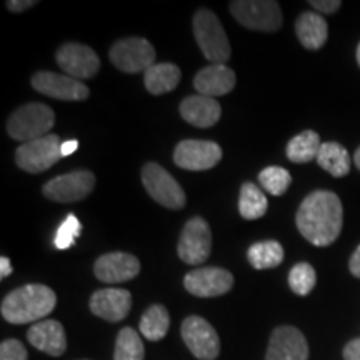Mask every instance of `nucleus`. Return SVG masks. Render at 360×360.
Wrapping results in <instances>:
<instances>
[{
	"mask_svg": "<svg viewBox=\"0 0 360 360\" xmlns=\"http://www.w3.org/2000/svg\"><path fill=\"white\" fill-rule=\"evenodd\" d=\"M297 229L310 244L330 245L340 236L344 225V209L334 192L315 191L305 197L297 210Z\"/></svg>",
	"mask_w": 360,
	"mask_h": 360,
	"instance_id": "obj_1",
	"label": "nucleus"
},
{
	"mask_svg": "<svg viewBox=\"0 0 360 360\" xmlns=\"http://www.w3.org/2000/svg\"><path fill=\"white\" fill-rule=\"evenodd\" d=\"M56 304L57 295L51 287L29 283L6 295L2 300V317L15 326L37 322L47 317Z\"/></svg>",
	"mask_w": 360,
	"mask_h": 360,
	"instance_id": "obj_2",
	"label": "nucleus"
},
{
	"mask_svg": "<svg viewBox=\"0 0 360 360\" xmlns=\"http://www.w3.org/2000/svg\"><path fill=\"white\" fill-rule=\"evenodd\" d=\"M192 27L193 37L207 60L225 65V62L231 58V42L217 15L209 8H200L193 15Z\"/></svg>",
	"mask_w": 360,
	"mask_h": 360,
	"instance_id": "obj_3",
	"label": "nucleus"
},
{
	"mask_svg": "<svg viewBox=\"0 0 360 360\" xmlns=\"http://www.w3.org/2000/svg\"><path fill=\"white\" fill-rule=\"evenodd\" d=\"M56 124V114L45 103H25L17 109L7 120V132L12 139L30 142L49 135V130Z\"/></svg>",
	"mask_w": 360,
	"mask_h": 360,
	"instance_id": "obj_4",
	"label": "nucleus"
},
{
	"mask_svg": "<svg viewBox=\"0 0 360 360\" xmlns=\"http://www.w3.org/2000/svg\"><path fill=\"white\" fill-rule=\"evenodd\" d=\"M231 13L238 24L259 32H276L282 25V12L272 0H236Z\"/></svg>",
	"mask_w": 360,
	"mask_h": 360,
	"instance_id": "obj_5",
	"label": "nucleus"
},
{
	"mask_svg": "<svg viewBox=\"0 0 360 360\" xmlns=\"http://www.w3.org/2000/svg\"><path fill=\"white\" fill-rule=\"evenodd\" d=\"M109 58L117 69L125 74H146L152 65H155V49L142 37L120 39L110 47Z\"/></svg>",
	"mask_w": 360,
	"mask_h": 360,
	"instance_id": "obj_6",
	"label": "nucleus"
},
{
	"mask_svg": "<svg viewBox=\"0 0 360 360\" xmlns=\"http://www.w3.org/2000/svg\"><path fill=\"white\" fill-rule=\"evenodd\" d=\"M62 157V143L58 135L49 134L45 137L25 142L15 150V162L29 174L45 172L57 164Z\"/></svg>",
	"mask_w": 360,
	"mask_h": 360,
	"instance_id": "obj_7",
	"label": "nucleus"
},
{
	"mask_svg": "<svg viewBox=\"0 0 360 360\" xmlns=\"http://www.w3.org/2000/svg\"><path fill=\"white\" fill-rule=\"evenodd\" d=\"M142 184L148 195L157 204L167 209L179 210L186 205V193L180 184L155 162H148L142 169Z\"/></svg>",
	"mask_w": 360,
	"mask_h": 360,
	"instance_id": "obj_8",
	"label": "nucleus"
},
{
	"mask_svg": "<svg viewBox=\"0 0 360 360\" xmlns=\"http://www.w3.org/2000/svg\"><path fill=\"white\" fill-rule=\"evenodd\" d=\"M212 250V233L207 220L193 217L184 225L177 247L180 260L188 265H199L209 259Z\"/></svg>",
	"mask_w": 360,
	"mask_h": 360,
	"instance_id": "obj_9",
	"label": "nucleus"
},
{
	"mask_svg": "<svg viewBox=\"0 0 360 360\" xmlns=\"http://www.w3.org/2000/svg\"><path fill=\"white\" fill-rule=\"evenodd\" d=\"M94 187H96V175L89 170H75V172L58 175L49 180L42 192L45 199L70 204V202H79L89 197Z\"/></svg>",
	"mask_w": 360,
	"mask_h": 360,
	"instance_id": "obj_10",
	"label": "nucleus"
},
{
	"mask_svg": "<svg viewBox=\"0 0 360 360\" xmlns=\"http://www.w3.org/2000/svg\"><path fill=\"white\" fill-rule=\"evenodd\" d=\"M182 339L187 349L199 360H215L220 354V339L215 328L199 315L182 322Z\"/></svg>",
	"mask_w": 360,
	"mask_h": 360,
	"instance_id": "obj_11",
	"label": "nucleus"
},
{
	"mask_svg": "<svg viewBox=\"0 0 360 360\" xmlns=\"http://www.w3.org/2000/svg\"><path fill=\"white\" fill-rule=\"evenodd\" d=\"M222 160V148L212 141H182L174 150V162L184 170H209Z\"/></svg>",
	"mask_w": 360,
	"mask_h": 360,
	"instance_id": "obj_12",
	"label": "nucleus"
},
{
	"mask_svg": "<svg viewBox=\"0 0 360 360\" xmlns=\"http://www.w3.org/2000/svg\"><path fill=\"white\" fill-rule=\"evenodd\" d=\"M56 60L58 67L72 79L82 80L92 79L101 69V60L97 53L87 45L69 42L57 51Z\"/></svg>",
	"mask_w": 360,
	"mask_h": 360,
	"instance_id": "obj_13",
	"label": "nucleus"
},
{
	"mask_svg": "<svg viewBox=\"0 0 360 360\" xmlns=\"http://www.w3.org/2000/svg\"><path fill=\"white\" fill-rule=\"evenodd\" d=\"M32 87L44 96L67 102H80L90 96V90L84 82L56 72L44 70L34 74Z\"/></svg>",
	"mask_w": 360,
	"mask_h": 360,
	"instance_id": "obj_14",
	"label": "nucleus"
},
{
	"mask_svg": "<svg viewBox=\"0 0 360 360\" xmlns=\"http://www.w3.org/2000/svg\"><path fill=\"white\" fill-rule=\"evenodd\" d=\"M184 287L188 294L209 299L227 294L233 287V276L220 267H202L188 272L184 278Z\"/></svg>",
	"mask_w": 360,
	"mask_h": 360,
	"instance_id": "obj_15",
	"label": "nucleus"
},
{
	"mask_svg": "<svg viewBox=\"0 0 360 360\" xmlns=\"http://www.w3.org/2000/svg\"><path fill=\"white\" fill-rule=\"evenodd\" d=\"M309 344L299 328L281 326L274 328L265 360H307Z\"/></svg>",
	"mask_w": 360,
	"mask_h": 360,
	"instance_id": "obj_16",
	"label": "nucleus"
},
{
	"mask_svg": "<svg viewBox=\"0 0 360 360\" xmlns=\"http://www.w3.org/2000/svg\"><path fill=\"white\" fill-rule=\"evenodd\" d=\"M94 274L98 281L105 283L127 282L141 274V262L127 252H110L96 260Z\"/></svg>",
	"mask_w": 360,
	"mask_h": 360,
	"instance_id": "obj_17",
	"label": "nucleus"
},
{
	"mask_svg": "<svg viewBox=\"0 0 360 360\" xmlns=\"http://www.w3.org/2000/svg\"><path fill=\"white\" fill-rule=\"evenodd\" d=\"M132 307V295L124 289H102L90 297V310L107 322H120Z\"/></svg>",
	"mask_w": 360,
	"mask_h": 360,
	"instance_id": "obj_18",
	"label": "nucleus"
},
{
	"mask_svg": "<svg viewBox=\"0 0 360 360\" xmlns=\"http://www.w3.org/2000/svg\"><path fill=\"white\" fill-rule=\"evenodd\" d=\"M27 339L35 349L47 355H52V357H58L67 349L64 327H62L60 322L51 321V319L34 323L27 332Z\"/></svg>",
	"mask_w": 360,
	"mask_h": 360,
	"instance_id": "obj_19",
	"label": "nucleus"
},
{
	"mask_svg": "<svg viewBox=\"0 0 360 360\" xmlns=\"http://www.w3.org/2000/svg\"><path fill=\"white\" fill-rule=\"evenodd\" d=\"M179 110L186 122L200 129L214 127L219 122L220 115H222L219 101H215L212 97L200 96V94L184 98Z\"/></svg>",
	"mask_w": 360,
	"mask_h": 360,
	"instance_id": "obj_20",
	"label": "nucleus"
},
{
	"mask_svg": "<svg viewBox=\"0 0 360 360\" xmlns=\"http://www.w3.org/2000/svg\"><path fill=\"white\" fill-rule=\"evenodd\" d=\"M236 74L227 65L212 64L199 70V74L193 79V87L200 96L215 98L232 92L236 87Z\"/></svg>",
	"mask_w": 360,
	"mask_h": 360,
	"instance_id": "obj_21",
	"label": "nucleus"
},
{
	"mask_svg": "<svg viewBox=\"0 0 360 360\" xmlns=\"http://www.w3.org/2000/svg\"><path fill=\"white\" fill-rule=\"evenodd\" d=\"M295 34L300 44L309 51H319L328 37L327 22L315 12H304L295 22Z\"/></svg>",
	"mask_w": 360,
	"mask_h": 360,
	"instance_id": "obj_22",
	"label": "nucleus"
},
{
	"mask_svg": "<svg viewBox=\"0 0 360 360\" xmlns=\"http://www.w3.org/2000/svg\"><path fill=\"white\" fill-rule=\"evenodd\" d=\"M182 77V72L175 64H155L143 74V84L146 89L154 96H162V94L172 92L177 87Z\"/></svg>",
	"mask_w": 360,
	"mask_h": 360,
	"instance_id": "obj_23",
	"label": "nucleus"
},
{
	"mask_svg": "<svg viewBox=\"0 0 360 360\" xmlns=\"http://www.w3.org/2000/svg\"><path fill=\"white\" fill-rule=\"evenodd\" d=\"M317 164L334 177H344L350 172L347 148L337 142H323L317 155Z\"/></svg>",
	"mask_w": 360,
	"mask_h": 360,
	"instance_id": "obj_24",
	"label": "nucleus"
},
{
	"mask_svg": "<svg viewBox=\"0 0 360 360\" xmlns=\"http://www.w3.org/2000/svg\"><path fill=\"white\" fill-rule=\"evenodd\" d=\"M322 142L317 132L314 130H304L302 134L295 135L287 143V157L295 164H307V162L317 159Z\"/></svg>",
	"mask_w": 360,
	"mask_h": 360,
	"instance_id": "obj_25",
	"label": "nucleus"
},
{
	"mask_svg": "<svg viewBox=\"0 0 360 360\" xmlns=\"http://www.w3.org/2000/svg\"><path fill=\"white\" fill-rule=\"evenodd\" d=\"M170 327L169 310L162 304L150 305L141 319V334L147 340L159 342L167 335Z\"/></svg>",
	"mask_w": 360,
	"mask_h": 360,
	"instance_id": "obj_26",
	"label": "nucleus"
},
{
	"mask_svg": "<svg viewBox=\"0 0 360 360\" xmlns=\"http://www.w3.org/2000/svg\"><path fill=\"white\" fill-rule=\"evenodd\" d=\"M269 209L267 197L262 191L252 182H245L240 187V195H238V212L245 220H257L264 217Z\"/></svg>",
	"mask_w": 360,
	"mask_h": 360,
	"instance_id": "obj_27",
	"label": "nucleus"
},
{
	"mask_svg": "<svg viewBox=\"0 0 360 360\" xmlns=\"http://www.w3.org/2000/svg\"><path fill=\"white\" fill-rule=\"evenodd\" d=\"M247 259L250 265L257 270L274 269L282 264L283 260V247L277 240H262L257 244L250 245L247 252Z\"/></svg>",
	"mask_w": 360,
	"mask_h": 360,
	"instance_id": "obj_28",
	"label": "nucleus"
},
{
	"mask_svg": "<svg viewBox=\"0 0 360 360\" xmlns=\"http://www.w3.org/2000/svg\"><path fill=\"white\" fill-rule=\"evenodd\" d=\"M143 342L132 327H124L117 334L114 360H143Z\"/></svg>",
	"mask_w": 360,
	"mask_h": 360,
	"instance_id": "obj_29",
	"label": "nucleus"
},
{
	"mask_svg": "<svg viewBox=\"0 0 360 360\" xmlns=\"http://www.w3.org/2000/svg\"><path fill=\"white\" fill-rule=\"evenodd\" d=\"M260 186H262L265 191L272 195H282V193L287 192V188L290 187L292 184V175L289 170L283 167H277V165H270V167H265L262 172L259 174Z\"/></svg>",
	"mask_w": 360,
	"mask_h": 360,
	"instance_id": "obj_30",
	"label": "nucleus"
},
{
	"mask_svg": "<svg viewBox=\"0 0 360 360\" xmlns=\"http://www.w3.org/2000/svg\"><path fill=\"white\" fill-rule=\"evenodd\" d=\"M317 283V274L307 262L295 264L289 272V285L297 295H307Z\"/></svg>",
	"mask_w": 360,
	"mask_h": 360,
	"instance_id": "obj_31",
	"label": "nucleus"
},
{
	"mask_svg": "<svg viewBox=\"0 0 360 360\" xmlns=\"http://www.w3.org/2000/svg\"><path fill=\"white\" fill-rule=\"evenodd\" d=\"M80 232H82V224L79 222V219L74 214L67 215V219L58 227L56 238H53V244H56L58 250H67L69 247L75 244Z\"/></svg>",
	"mask_w": 360,
	"mask_h": 360,
	"instance_id": "obj_32",
	"label": "nucleus"
},
{
	"mask_svg": "<svg viewBox=\"0 0 360 360\" xmlns=\"http://www.w3.org/2000/svg\"><path fill=\"white\" fill-rule=\"evenodd\" d=\"M0 360H27L24 344L15 339H7L0 344Z\"/></svg>",
	"mask_w": 360,
	"mask_h": 360,
	"instance_id": "obj_33",
	"label": "nucleus"
},
{
	"mask_svg": "<svg viewBox=\"0 0 360 360\" xmlns=\"http://www.w3.org/2000/svg\"><path fill=\"white\" fill-rule=\"evenodd\" d=\"M310 7H314L317 12H322V13H334L340 8V2L339 0H312V2H309Z\"/></svg>",
	"mask_w": 360,
	"mask_h": 360,
	"instance_id": "obj_34",
	"label": "nucleus"
},
{
	"mask_svg": "<svg viewBox=\"0 0 360 360\" xmlns=\"http://www.w3.org/2000/svg\"><path fill=\"white\" fill-rule=\"evenodd\" d=\"M344 360H360V339L350 340L344 349Z\"/></svg>",
	"mask_w": 360,
	"mask_h": 360,
	"instance_id": "obj_35",
	"label": "nucleus"
},
{
	"mask_svg": "<svg viewBox=\"0 0 360 360\" xmlns=\"http://www.w3.org/2000/svg\"><path fill=\"white\" fill-rule=\"evenodd\" d=\"M35 4L37 2H34V0H11V2H7V8L11 12L19 13V12L27 11V8L34 7Z\"/></svg>",
	"mask_w": 360,
	"mask_h": 360,
	"instance_id": "obj_36",
	"label": "nucleus"
},
{
	"mask_svg": "<svg viewBox=\"0 0 360 360\" xmlns=\"http://www.w3.org/2000/svg\"><path fill=\"white\" fill-rule=\"evenodd\" d=\"M349 267H350V272H352V276L360 278V245L355 249L352 257H350Z\"/></svg>",
	"mask_w": 360,
	"mask_h": 360,
	"instance_id": "obj_37",
	"label": "nucleus"
},
{
	"mask_svg": "<svg viewBox=\"0 0 360 360\" xmlns=\"http://www.w3.org/2000/svg\"><path fill=\"white\" fill-rule=\"evenodd\" d=\"M77 148H79V141H75V139H70V141L62 142V157L72 155L75 150H77Z\"/></svg>",
	"mask_w": 360,
	"mask_h": 360,
	"instance_id": "obj_38",
	"label": "nucleus"
},
{
	"mask_svg": "<svg viewBox=\"0 0 360 360\" xmlns=\"http://www.w3.org/2000/svg\"><path fill=\"white\" fill-rule=\"evenodd\" d=\"M12 274V265H11V260L7 257H2L0 259V278H6Z\"/></svg>",
	"mask_w": 360,
	"mask_h": 360,
	"instance_id": "obj_39",
	"label": "nucleus"
},
{
	"mask_svg": "<svg viewBox=\"0 0 360 360\" xmlns=\"http://www.w3.org/2000/svg\"><path fill=\"white\" fill-rule=\"evenodd\" d=\"M354 160H355V165H357V169L360 170V147L357 148V152H355V157H354Z\"/></svg>",
	"mask_w": 360,
	"mask_h": 360,
	"instance_id": "obj_40",
	"label": "nucleus"
},
{
	"mask_svg": "<svg viewBox=\"0 0 360 360\" xmlns=\"http://www.w3.org/2000/svg\"><path fill=\"white\" fill-rule=\"evenodd\" d=\"M357 62H359V65H360V44H359V47H357Z\"/></svg>",
	"mask_w": 360,
	"mask_h": 360,
	"instance_id": "obj_41",
	"label": "nucleus"
}]
</instances>
